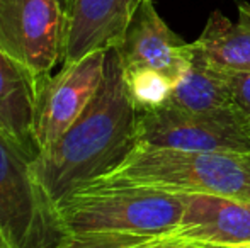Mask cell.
I'll return each mask as SVG.
<instances>
[{
  "mask_svg": "<svg viewBox=\"0 0 250 248\" xmlns=\"http://www.w3.org/2000/svg\"><path fill=\"white\" fill-rule=\"evenodd\" d=\"M136 117L116 48L105 51L104 78L82 116L31 160V172L55 201L104 177L136 146Z\"/></svg>",
  "mask_w": 250,
  "mask_h": 248,
  "instance_id": "1",
  "label": "cell"
},
{
  "mask_svg": "<svg viewBox=\"0 0 250 248\" xmlns=\"http://www.w3.org/2000/svg\"><path fill=\"white\" fill-rule=\"evenodd\" d=\"M186 209V194L126 180L97 179L56 202L66 233L170 235Z\"/></svg>",
  "mask_w": 250,
  "mask_h": 248,
  "instance_id": "2",
  "label": "cell"
},
{
  "mask_svg": "<svg viewBox=\"0 0 250 248\" xmlns=\"http://www.w3.org/2000/svg\"><path fill=\"white\" fill-rule=\"evenodd\" d=\"M99 179L250 202V155L136 145L121 165Z\"/></svg>",
  "mask_w": 250,
  "mask_h": 248,
  "instance_id": "3",
  "label": "cell"
},
{
  "mask_svg": "<svg viewBox=\"0 0 250 248\" xmlns=\"http://www.w3.org/2000/svg\"><path fill=\"white\" fill-rule=\"evenodd\" d=\"M0 229L14 248H56L68 233L31 172V158L0 131Z\"/></svg>",
  "mask_w": 250,
  "mask_h": 248,
  "instance_id": "4",
  "label": "cell"
},
{
  "mask_svg": "<svg viewBox=\"0 0 250 248\" xmlns=\"http://www.w3.org/2000/svg\"><path fill=\"white\" fill-rule=\"evenodd\" d=\"M136 145L250 155V121L235 106L204 113L164 106L138 114Z\"/></svg>",
  "mask_w": 250,
  "mask_h": 248,
  "instance_id": "5",
  "label": "cell"
},
{
  "mask_svg": "<svg viewBox=\"0 0 250 248\" xmlns=\"http://www.w3.org/2000/svg\"><path fill=\"white\" fill-rule=\"evenodd\" d=\"M65 34L62 0H0V50L38 80L63 61Z\"/></svg>",
  "mask_w": 250,
  "mask_h": 248,
  "instance_id": "6",
  "label": "cell"
},
{
  "mask_svg": "<svg viewBox=\"0 0 250 248\" xmlns=\"http://www.w3.org/2000/svg\"><path fill=\"white\" fill-rule=\"evenodd\" d=\"M105 51H92L80 60L63 63L56 75L40 80L34 121L38 152L58 141L96 97L104 78Z\"/></svg>",
  "mask_w": 250,
  "mask_h": 248,
  "instance_id": "7",
  "label": "cell"
},
{
  "mask_svg": "<svg viewBox=\"0 0 250 248\" xmlns=\"http://www.w3.org/2000/svg\"><path fill=\"white\" fill-rule=\"evenodd\" d=\"M125 68H151L179 78L192 61V43L182 39L157 12L153 0H143L136 9L121 43L116 46Z\"/></svg>",
  "mask_w": 250,
  "mask_h": 248,
  "instance_id": "8",
  "label": "cell"
},
{
  "mask_svg": "<svg viewBox=\"0 0 250 248\" xmlns=\"http://www.w3.org/2000/svg\"><path fill=\"white\" fill-rule=\"evenodd\" d=\"M186 243L250 248V202L213 194H186V209L170 233Z\"/></svg>",
  "mask_w": 250,
  "mask_h": 248,
  "instance_id": "9",
  "label": "cell"
},
{
  "mask_svg": "<svg viewBox=\"0 0 250 248\" xmlns=\"http://www.w3.org/2000/svg\"><path fill=\"white\" fill-rule=\"evenodd\" d=\"M143 0H66V34L63 61L80 60L121 43Z\"/></svg>",
  "mask_w": 250,
  "mask_h": 248,
  "instance_id": "10",
  "label": "cell"
},
{
  "mask_svg": "<svg viewBox=\"0 0 250 248\" xmlns=\"http://www.w3.org/2000/svg\"><path fill=\"white\" fill-rule=\"evenodd\" d=\"M40 80L0 50V131L31 160L38 155L34 138Z\"/></svg>",
  "mask_w": 250,
  "mask_h": 248,
  "instance_id": "11",
  "label": "cell"
},
{
  "mask_svg": "<svg viewBox=\"0 0 250 248\" xmlns=\"http://www.w3.org/2000/svg\"><path fill=\"white\" fill-rule=\"evenodd\" d=\"M237 7V22L214 10L192 50L214 70L250 73V3L240 0Z\"/></svg>",
  "mask_w": 250,
  "mask_h": 248,
  "instance_id": "12",
  "label": "cell"
},
{
  "mask_svg": "<svg viewBox=\"0 0 250 248\" xmlns=\"http://www.w3.org/2000/svg\"><path fill=\"white\" fill-rule=\"evenodd\" d=\"M165 106L189 113H204L231 107L233 99L225 73L211 68L192 53L191 65L174 82Z\"/></svg>",
  "mask_w": 250,
  "mask_h": 248,
  "instance_id": "13",
  "label": "cell"
},
{
  "mask_svg": "<svg viewBox=\"0 0 250 248\" xmlns=\"http://www.w3.org/2000/svg\"><path fill=\"white\" fill-rule=\"evenodd\" d=\"M123 76H125L126 94L138 114L164 107L174 87V82L168 76L151 68L123 66Z\"/></svg>",
  "mask_w": 250,
  "mask_h": 248,
  "instance_id": "14",
  "label": "cell"
},
{
  "mask_svg": "<svg viewBox=\"0 0 250 248\" xmlns=\"http://www.w3.org/2000/svg\"><path fill=\"white\" fill-rule=\"evenodd\" d=\"M181 242L172 235L145 236L131 233H68L56 248H162Z\"/></svg>",
  "mask_w": 250,
  "mask_h": 248,
  "instance_id": "15",
  "label": "cell"
},
{
  "mask_svg": "<svg viewBox=\"0 0 250 248\" xmlns=\"http://www.w3.org/2000/svg\"><path fill=\"white\" fill-rule=\"evenodd\" d=\"M231 90L233 106L250 121V73L223 72Z\"/></svg>",
  "mask_w": 250,
  "mask_h": 248,
  "instance_id": "16",
  "label": "cell"
},
{
  "mask_svg": "<svg viewBox=\"0 0 250 248\" xmlns=\"http://www.w3.org/2000/svg\"><path fill=\"white\" fill-rule=\"evenodd\" d=\"M162 248H206V247L194 245V243H186V242H172V243H168V245H165Z\"/></svg>",
  "mask_w": 250,
  "mask_h": 248,
  "instance_id": "17",
  "label": "cell"
},
{
  "mask_svg": "<svg viewBox=\"0 0 250 248\" xmlns=\"http://www.w3.org/2000/svg\"><path fill=\"white\" fill-rule=\"evenodd\" d=\"M0 248H14L9 240L5 238V235L2 233V229H0Z\"/></svg>",
  "mask_w": 250,
  "mask_h": 248,
  "instance_id": "18",
  "label": "cell"
},
{
  "mask_svg": "<svg viewBox=\"0 0 250 248\" xmlns=\"http://www.w3.org/2000/svg\"><path fill=\"white\" fill-rule=\"evenodd\" d=\"M62 3H63V5H66V0H62Z\"/></svg>",
  "mask_w": 250,
  "mask_h": 248,
  "instance_id": "19",
  "label": "cell"
},
{
  "mask_svg": "<svg viewBox=\"0 0 250 248\" xmlns=\"http://www.w3.org/2000/svg\"><path fill=\"white\" fill-rule=\"evenodd\" d=\"M206 248H221V247H206Z\"/></svg>",
  "mask_w": 250,
  "mask_h": 248,
  "instance_id": "20",
  "label": "cell"
}]
</instances>
